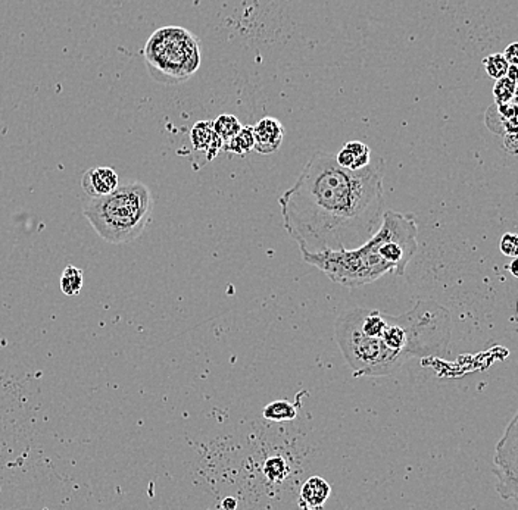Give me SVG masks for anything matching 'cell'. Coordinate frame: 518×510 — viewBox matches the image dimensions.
<instances>
[{
    "instance_id": "obj_1",
    "label": "cell",
    "mask_w": 518,
    "mask_h": 510,
    "mask_svg": "<svg viewBox=\"0 0 518 510\" xmlns=\"http://www.w3.org/2000/svg\"><path fill=\"white\" fill-rule=\"evenodd\" d=\"M385 160L351 171L336 156L314 153L280 199L286 233L301 254L351 250L380 228L385 214Z\"/></svg>"
},
{
    "instance_id": "obj_2",
    "label": "cell",
    "mask_w": 518,
    "mask_h": 510,
    "mask_svg": "<svg viewBox=\"0 0 518 510\" xmlns=\"http://www.w3.org/2000/svg\"><path fill=\"white\" fill-rule=\"evenodd\" d=\"M417 236L414 215L386 211L374 236L359 247L302 254V258L337 284L364 287L386 274L403 275L418 249Z\"/></svg>"
},
{
    "instance_id": "obj_3",
    "label": "cell",
    "mask_w": 518,
    "mask_h": 510,
    "mask_svg": "<svg viewBox=\"0 0 518 510\" xmlns=\"http://www.w3.org/2000/svg\"><path fill=\"white\" fill-rule=\"evenodd\" d=\"M450 331L449 311L433 300H420L411 311L399 316L385 315V326L377 337L403 365L411 358H445Z\"/></svg>"
},
{
    "instance_id": "obj_4",
    "label": "cell",
    "mask_w": 518,
    "mask_h": 510,
    "mask_svg": "<svg viewBox=\"0 0 518 510\" xmlns=\"http://www.w3.org/2000/svg\"><path fill=\"white\" fill-rule=\"evenodd\" d=\"M153 211V196L147 185L127 182L100 197H92L84 217L96 233L110 244L136 240L147 225Z\"/></svg>"
},
{
    "instance_id": "obj_5",
    "label": "cell",
    "mask_w": 518,
    "mask_h": 510,
    "mask_svg": "<svg viewBox=\"0 0 518 510\" xmlns=\"http://www.w3.org/2000/svg\"><path fill=\"white\" fill-rule=\"evenodd\" d=\"M143 58L156 83L178 85L190 80L200 68V43L187 28L162 27L149 37Z\"/></svg>"
},
{
    "instance_id": "obj_6",
    "label": "cell",
    "mask_w": 518,
    "mask_h": 510,
    "mask_svg": "<svg viewBox=\"0 0 518 510\" xmlns=\"http://www.w3.org/2000/svg\"><path fill=\"white\" fill-rule=\"evenodd\" d=\"M492 472L498 494L518 506V410L494 450Z\"/></svg>"
},
{
    "instance_id": "obj_7",
    "label": "cell",
    "mask_w": 518,
    "mask_h": 510,
    "mask_svg": "<svg viewBox=\"0 0 518 510\" xmlns=\"http://www.w3.org/2000/svg\"><path fill=\"white\" fill-rule=\"evenodd\" d=\"M254 149L261 155H271L277 152L284 138V128L277 118L265 117L254 127Z\"/></svg>"
},
{
    "instance_id": "obj_8",
    "label": "cell",
    "mask_w": 518,
    "mask_h": 510,
    "mask_svg": "<svg viewBox=\"0 0 518 510\" xmlns=\"http://www.w3.org/2000/svg\"><path fill=\"white\" fill-rule=\"evenodd\" d=\"M118 174L109 167L90 168L81 179L83 189L90 197H100L109 194L118 187Z\"/></svg>"
},
{
    "instance_id": "obj_9",
    "label": "cell",
    "mask_w": 518,
    "mask_h": 510,
    "mask_svg": "<svg viewBox=\"0 0 518 510\" xmlns=\"http://www.w3.org/2000/svg\"><path fill=\"white\" fill-rule=\"evenodd\" d=\"M190 140L196 150L204 152L208 160H212L222 149L224 142L214 130L212 121H199L190 132Z\"/></svg>"
},
{
    "instance_id": "obj_10",
    "label": "cell",
    "mask_w": 518,
    "mask_h": 510,
    "mask_svg": "<svg viewBox=\"0 0 518 510\" xmlns=\"http://www.w3.org/2000/svg\"><path fill=\"white\" fill-rule=\"evenodd\" d=\"M331 494V485L321 477L308 478L301 489V507L315 510L324 507Z\"/></svg>"
},
{
    "instance_id": "obj_11",
    "label": "cell",
    "mask_w": 518,
    "mask_h": 510,
    "mask_svg": "<svg viewBox=\"0 0 518 510\" xmlns=\"http://www.w3.org/2000/svg\"><path fill=\"white\" fill-rule=\"evenodd\" d=\"M336 159L341 167L351 171H359L370 165L371 150L363 142H348L336 155Z\"/></svg>"
},
{
    "instance_id": "obj_12",
    "label": "cell",
    "mask_w": 518,
    "mask_h": 510,
    "mask_svg": "<svg viewBox=\"0 0 518 510\" xmlns=\"http://www.w3.org/2000/svg\"><path fill=\"white\" fill-rule=\"evenodd\" d=\"M254 146H255L254 127L246 125V127H242V130L233 138H230L229 142H225L222 149L233 155L244 156L254 149Z\"/></svg>"
},
{
    "instance_id": "obj_13",
    "label": "cell",
    "mask_w": 518,
    "mask_h": 510,
    "mask_svg": "<svg viewBox=\"0 0 518 510\" xmlns=\"http://www.w3.org/2000/svg\"><path fill=\"white\" fill-rule=\"evenodd\" d=\"M262 416L266 421H273V422L294 421L298 416V409L295 405H291L286 400H277L264 407Z\"/></svg>"
},
{
    "instance_id": "obj_14",
    "label": "cell",
    "mask_w": 518,
    "mask_h": 510,
    "mask_svg": "<svg viewBox=\"0 0 518 510\" xmlns=\"http://www.w3.org/2000/svg\"><path fill=\"white\" fill-rule=\"evenodd\" d=\"M83 288V271L68 265L61 276V290L66 296H77Z\"/></svg>"
},
{
    "instance_id": "obj_15",
    "label": "cell",
    "mask_w": 518,
    "mask_h": 510,
    "mask_svg": "<svg viewBox=\"0 0 518 510\" xmlns=\"http://www.w3.org/2000/svg\"><path fill=\"white\" fill-rule=\"evenodd\" d=\"M212 123L215 132L219 135L224 143L229 142L230 138H233L242 130V124L236 117H233V115H219V117Z\"/></svg>"
},
{
    "instance_id": "obj_16",
    "label": "cell",
    "mask_w": 518,
    "mask_h": 510,
    "mask_svg": "<svg viewBox=\"0 0 518 510\" xmlns=\"http://www.w3.org/2000/svg\"><path fill=\"white\" fill-rule=\"evenodd\" d=\"M483 65L486 68L487 76L493 80L505 77L507 71H508V66H509V63L507 62V59L504 58L502 53L489 55L487 58L483 59Z\"/></svg>"
},
{
    "instance_id": "obj_17",
    "label": "cell",
    "mask_w": 518,
    "mask_h": 510,
    "mask_svg": "<svg viewBox=\"0 0 518 510\" xmlns=\"http://www.w3.org/2000/svg\"><path fill=\"white\" fill-rule=\"evenodd\" d=\"M515 88L517 85L505 76L502 78H498L497 83L493 85V96L497 105H504L508 102H512L515 96Z\"/></svg>"
},
{
    "instance_id": "obj_18",
    "label": "cell",
    "mask_w": 518,
    "mask_h": 510,
    "mask_svg": "<svg viewBox=\"0 0 518 510\" xmlns=\"http://www.w3.org/2000/svg\"><path fill=\"white\" fill-rule=\"evenodd\" d=\"M264 472H265V477L269 481H281L286 477V474H287L286 462L281 457H271V459H268L266 463H265Z\"/></svg>"
},
{
    "instance_id": "obj_19",
    "label": "cell",
    "mask_w": 518,
    "mask_h": 510,
    "mask_svg": "<svg viewBox=\"0 0 518 510\" xmlns=\"http://www.w3.org/2000/svg\"><path fill=\"white\" fill-rule=\"evenodd\" d=\"M499 249L505 254V256H509V258L518 256V234L507 233L505 236H502L501 243H499Z\"/></svg>"
},
{
    "instance_id": "obj_20",
    "label": "cell",
    "mask_w": 518,
    "mask_h": 510,
    "mask_svg": "<svg viewBox=\"0 0 518 510\" xmlns=\"http://www.w3.org/2000/svg\"><path fill=\"white\" fill-rule=\"evenodd\" d=\"M498 108H499L501 115L507 121L518 118V105H515L512 102H508V103H504V105H498Z\"/></svg>"
},
{
    "instance_id": "obj_21",
    "label": "cell",
    "mask_w": 518,
    "mask_h": 510,
    "mask_svg": "<svg viewBox=\"0 0 518 510\" xmlns=\"http://www.w3.org/2000/svg\"><path fill=\"white\" fill-rule=\"evenodd\" d=\"M504 58L509 65H518V43H511L502 52Z\"/></svg>"
},
{
    "instance_id": "obj_22",
    "label": "cell",
    "mask_w": 518,
    "mask_h": 510,
    "mask_svg": "<svg viewBox=\"0 0 518 510\" xmlns=\"http://www.w3.org/2000/svg\"><path fill=\"white\" fill-rule=\"evenodd\" d=\"M507 77L515 84L518 85V65H509L508 71H507Z\"/></svg>"
},
{
    "instance_id": "obj_23",
    "label": "cell",
    "mask_w": 518,
    "mask_h": 510,
    "mask_svg": "<svg viewBox=\"0 0 518 510\" xmlns=\"http://www.w3.org/2000/svg\"><path fill=\"white\" fill-rule=\"evenodd\" d=\"M221 507H222V509H229V510L236 509V507H237V501H236V499H233V497H227V499H224V500H222Z\"/></svg>"
},
{
    "instance_id": "obj_24",
    "label": "cell",
    "mask_w": 518,
    "mask_h": 510,
    "mask_svg": "<svg viewBox=\"0 0 518 510\" xmlns=\"http://www.w3.org/2000/svg\"><path fill=\"white\" fill-rule=\"evenodd\" d=\"M509 271H511V274H512L515 278H518V256L512 258V262L509 264Z\"/></svg>"
}]
</instances>
